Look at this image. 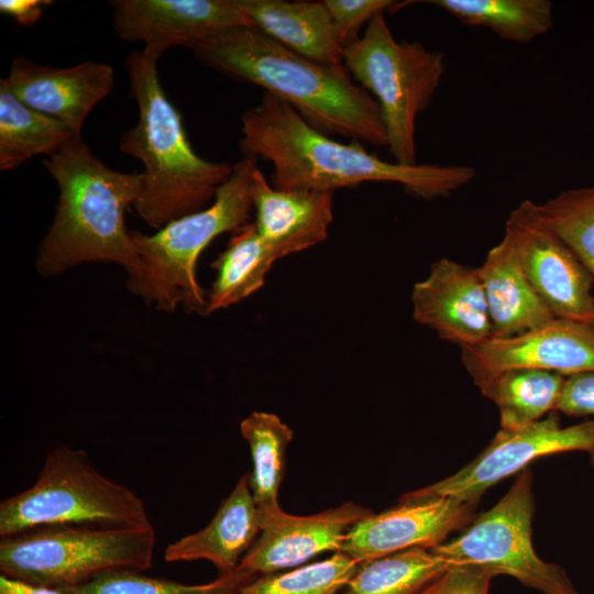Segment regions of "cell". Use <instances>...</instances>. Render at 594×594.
I'll list each match as a JSON object with an SVG mask.
<instances>
[{
	"label": "cell",
	"instance_id": "1",
	"mask_svg": "<svg viewBox=\"0 0 594 594\" xmlns=\"http://www.w3.org/2000/svg\"><path fill=\"white\" fill-rule=\"evenodd\" d=\"M244 156L272 163L280 190L332 191L363 183H393L422 199L448 197L476 176L469 165L387 162L359 143L344 144L316 130L283 100L265 92L241 118Z\"/></svg>",
	"mask_w": 594,
	"mask_h": 594
},
{
	"label": "cell",
	"instance_id": "2",
	"mask_svg": "<svg viewBox=\"0 0 594 594\" xmlns=\"http://www.w3.org/2000/svg\"><path fill=\"white\" fill-rule=\"evenodd\" d=\"M191 51L205 66L264 88L329 136L387 147L376 100L343 65L306 58L254 26L223 30Z\"/></svg>",
	"mask_w": 594,
	"mask_h": 594
},
{
	"label": "cell",
	"instance_id": "3",
	"mask_svg": "<svg viewBox=\"0 0 594 594\" xmlns=\"http://www.w3.org/2000/svg\"><path fill=\"white\" fill-rule=\"evenodd\" d=\"M44 165L59 196L53 223L38 245V273L50 277L81 263L109 262L121 265L128 278L135 277L140 258L124 212L140 196L142 174L108 167L81 135L72 138Z\"/></svg>",
	"mask_w": 594,
	"mask_h": 594
},
{
	"label": "cell",
	"instance_id": "4",
	"mask_svg": "<svg viewBox=\"0 0 594 594\" xmlns=\"http://www.w3.org/2000/svg\"><path fill=\"white\" fill-rule=\"evenodd\" d=\"M157 61L144 48L125 58L139 120L121 134L119 148L142 162V187L133 207L151 228L160 230L207 208L230 177L232 165L206 161L193 150L182 114L160 82Z\"/></svg>",
	"mask_w": 594,
	"mask_h": 594
},
{
	"label": "cell",
	"instance_id": "5",
	"mask_svg": "<svg viewBox=\"0 0 594 594\" xmlns=\"http://www.w3.org/2000/svg\"><path fill=\"white\" fill-rule=\"evenodd\" d=\"M256 163L257 158L243 156L233 164L207 208L173 220L152 235L131 232L140 272L128 278V289L160 310L170 312L182 306L187 312L206 315L207 296L197 282L196 263L213 239L246 224Z\"/></svg>",
	"mask_w": 594,
	"mask_h": 594
},
{
	"label": "cell",
	"instance_id": "6",
	"mask_svg": "<svg viewBox=\"0 0 594 594\" xmlns=\"http://www.w3.org/2000/svg\"><path fill=\"white\" fill-rule=\"evenodd\" d=\"M61 525L140 528L152 525L144 501L101 474L82 449L62 446L34 484L0 503V537Z\"/></svg>",
	"mask_w": 594,
	"mask_h": 594
},
{
	"label": "cell",
	"instance_id": "7",
	"mask_svg": "<svg viewBox=\"0 0 594 594\" xmlns=\"http://www.w3.org/2000/svg\"><path fill=\"white\" fill-rule=\"evenodd\" d=\"M155 543L152 525L43 526L1 538L0 571L13 580L64 590L114 570L150 569Z\"/></svg>",
	"mask_w": 594,
	"mask_h": 594
},
{
	"label": "cell",
	"instance_id": "8",
	"mask_svg": "<svg viewBox=\"0 0 594 594\" xmlns=\"http://www.w3.org/2000/svg\"><path fill=\"white\" fill-rule=\"evenodd\" d=\"M343 65L376 100L394 162L417 164L416 120L430 106L443 77V53L417 41H397L380 13L343 48Z\"/></svg>",
	"mask_w": 594,
	"mask_h": 594
},
{
	"label": "cell",
	"instance_id": "9",
	"mask_svg": "<svg viewBox=\"0 0 594 594\" xmlns=\"http://www.w3.org/2000/svg\"><path fill=\"white\" fill-rule=\"evenodd\" d=\"M532 476L522 470L508 492L457 538L431 548L454 564H481L542 594H580L564 569L543 561L531 542Z\"/></svg>",
	"mask_w": 594,
	"mask_h": 594
},
{
	"label": "cell",
	"instance_id": "10",
	"mask_svg": "<svg viewBox=\"0 0 594 594\" xmlns=\"http://www.w3.org/2000/svg\"><path fill=\"white\" fill-rule=\"evenodd\" d=\"M585 451L594 458V420L562 427L550 414L526 427L498 430L486 449L457 473L404 494L399 501L451 497L477 503L498 481L521 472L531 461L560 452Z\"/></svg>",
	"mask_w": 594,
	"mask_h": 594
},
{
	"label": "cell",
	"instance_id": "11",
	"mask_svg": "<svg viewBox=\"0 0 594 594\" xmlns=\"http://www.w3.org/2000/svg\"><path fill=\"white\" fill-rule=\"evenodd\" d=\"M524 271L556 318L594 324L593 277L546 221L539 204L521 201L505 222Z\"/></svg>",
	"mask_w": 594,
	"mask_h": 594
},
{
	"label": "cell",
	"instance_id": "12",
	"mask_svg": "<svg viewBox=\"0 0 594 594\" xmlns=\"http://www.w3.org/2000/svg\"><path fill=\"white\" fill-rule=\"evenodd\" d=\"M112 23L127 42L158 58L170 46L190 50L234 26H254L237 0H111Z\"/></svg>",
	"mask_w": 594,
	"mask_h": 594
},
{
	"label": "cell",
	"instance_id": "13",
	"mask_svg": "<svg viewBox=\"0 0 594 594\" xmlns=\"http://www.w3.org/2000/svg\"><path fill=\"white\" fill-rule=\"evenodd\" d=\"M475 505L451 497L399 501L356 522L340 551L362 563L411 548H433L471 524Z\"/></svg>",
	"mask_w": 594,
	"mask_h": 594
},
{
	"label": "cell",
	"instance_id": "14",
	"mask_svg": "<svg viewBox=\"0 0 594 594\" xmlns=\"http://www.w3.org/2000/svg\"><path fill=\"white\" fill-rule=\"evenodd\" d=\"M468 370L535 369L563 375L594 371V326L552 318L522 333L461 349Z\"/></svg>",
	"mask_w": 594,
	"mask_h": 594
},
{
	"label": "cell",
	"instance_id": "15",
	"mask_svg": "<svg viewBox=\"0 0 594 594\" xmlns=\"http://www.w3.org/2000/svg\"><path fill=\"white\" fill-rule=\"evenodd\" d=\"M414 319L461 349L492 338V321L477 267L450 258L431 264L411 292Z\"/></svg>",
	"mask_w": 594,
	"mask_h": 594
},
{
	"label": "cell",
	"instance_id": "16",
	"mask_svg": "<svg viewBox=\"0 0 594 594\" xmlns=\"http://www.w3.org/2000/svg\"><path fill=\"white\" fill-rule=\"evenodd\" d=\"M373 514L353 502L298 516L283 509L261 518V531L237 569L270 574L300 565L326 551L338 552L349 530Z\"/></svg>",
	"mask_w": 594,
	"mask_h": 594
},
{
	"label": "cell",
	"instance_id": "17",
	"mask_svg": "<svg viewBox=\"0 0 594 594\" xmlns=\"http://www.w3.org/2000/svg\"><path fill=\"white\" fill-rule=\"evenodd\" d=\"M4 79L22 102L81 135L88 113L111 94L114 72L108 64L91 61L61 68L18 57Z\"/></svg>",
	"mask_w": 594,
	"mask_h": 594
},
{
	"label": "cell",
	"instance_id": "18",
	"mask_svg": "<svg viewBox=\"0 0 594 594\" xmlns=\"http://www.w3.org/2000/svg\"><path fill=\"white\" fill-rule=\"evenodd\" d=\"M252 202L257 232L279 258L323 242L333 220L332 191L276 189L258 167Z\"/></svg>",
	"mask_w": 594,
	"mask_h": 594
},
{
	"label": "cell",
	"instance_id": "19",
	"mask_svg": "<svg viewBox=\"0 0 594 594\" xmlns=\"http://www.w3.org/2000/svg\"><path fill=\"white\" fill-rule=\"evenodd\" d=\"M261 531V517L250 487V473L241 475L202 529L170 543L167 562L207 560L219 574L234 571Z\"/></svg>",
	"mask_w": 594,
	"mask_h": 594
},
{
	"label": "cell",
	"instance_id": "20",
	"mask_svg": "<svg viewBox=\"0 0 594 594\" xmlns=\"http://www.w3.org/2000/svg\"><path fill=\"white\" fill-rule=\"evenodd\" d=\"M477 268L488 305L492 338L516 336L554 318L529 282L509 231L505 230Z\"/></svg>",
	"mask_w": 594,
	"mask_h": 594
},
{
	"label": "cell",
	"instance_id": "21",
	"mask_svg": "<svg viewBox=\"0 0 594 594\" xmlns=\"http://www.w3.org/2000/svg\"><path fill=\"white\" fill-rule=\"evenodd\" d=\"M254 28L295 53L343 65L332 19L323 1L237 0Z\"/></svg>",
	"mask_w": 594,
	"mask_h": 594
},
{
	"label": "cell",
	"instance_id": "22",
	"mask_svg": "<svg viewBox=\"0 0 594 594\" xmlns=\"http://www.w3.org/2000/svg\"><path fill=\"white\" fill-rule=\"evenodd\" d=\"M481 393L499 411V429L526 427L556 411L565 377L535 369L469 372Z\"/></svg>",
	"mask_w": 594,
	"mask_h": 594
},
{
	"label": "cell",
	"instance_id": "23",
	"mask_svg": "<svg viewBox=\"0 0 594 594\" xmlns=\"http://www.w3.org/2000/svg\"><path fill=\"white\" fill-rule=\"evenodd\" d=\"M277 260L254 222L237 230L212 263L217 276L207 297L206 315L235 305L262 288Z\"/></svg>",
	"mask_w": 594,
	"mask_h": 594
},
{
	"label": "cell",
	"instance_id": "24",
	"mask_svg": "<svg viewBox=\"0 0 594 594\" xmlns=\"http://www.w3.org/2000/svg\"><path fill=\"white\" fill-rule=\"evenodd\" d=\"M76 134L62 121L22 102L0 80V169H12L37 155H53Z\"/></svg>",
	"mask_w": 594,
	"mask_h": 594
},
{
	"label": "cell",
	"instance_id": "25",
	"mask_svg": "<svg viewBox=\"0 0 594 594\" xmlns=\"http://www.w3.org/2000/svg\"><path fill=\"white\" fill-rule=\"evenodd\" d=\"M240 431L250 447V487L263 518L282 509L278 494L294 432L278 416L266 411H252L241 421Z\"/></svg>",
	"mask_w": 594,
	"mask_h": 594
},
{
	"label": "cell",
	"instance_id": "26",
	"mask_svg": "<svg viewBox=\"0 0 594 594\" xmlns=\"http://www.w3.org/2000/svg\"><path fill=\"white\" fill-rule=\"evenodd\" d=\"M461 23L484 26L499 37L528 44L546 34L553 24L549 0H432Z\"/></svg>",
	"mask_w": 594,
	"mask_h": 594
},
{
	"label": "cell",
	"instance_id": "27",
	"mask_svg": "<svg viewBox=\"0 0 594 594\" xmlns=\"http://www.w3.org/2000/svg\"><path fill=\"white\" fill-rule=\"evenodd\" d=\"M452 565L431 548H411L360 563L338 594H416Z\"/></svg>",
	"mask_w": 594,
	"mask_h": 594
},
{
	"label": "cell",
	"instance_id": "28",
	"mask_svg": "<svg viewBox=\"0 0 594 594\" xmlns=\"http://www.w3.org/2000/svg\"><path fill=\"white\" fill-rule=\"evenodd\" d=\"M255 573L235 569L204 584L150 578L136 570H114L63 591L70 594H238Z\"/></svg>",
	"mask_w": 594,
	"mask_h": 594
},
{
	"label": "cell",
	"instance_id": "29",
	"mask_svg": "<svg viewBox=\"0 0 594 594\" xmlns=\"http://www.w3.org/2000/svg\"><path fill=\"white\" fill-rule=\"evenodd\" d=\"M359 564L338 551L331 557L287 572L263 574L245 584L238 594H338Z\"/></svg>",
	"mask_w": 594,
	"mask_h": 594
},
{
	"label": "cell",
	"instance_id": "30",
	"mask_svg": "<svg viewBox=\"0 0 594 594\" xmlns=\"http://www.w3.org/2000/svg\"><path fill=\"white\" fill-rule=\"evenodd\" d=\"M539 207L548 224L594 279V185L568 189Z\"/></svg>",
	"mask_w": 594,
	"mask_h": 594
},
{
	"label": "cell",
	"instance_id": "31",
	"mask_svg": "<svg viewBox=\"0 0 594 594\" xmlns=\"http://www.w3.org/2000/svg\"><path fill=\"white\" fill-rule=\"evenodd\" d=\"M337 37L344 48L360 36L361 28L380 13H391L415 1L394 0H324Z\"/></svg>",
	"mask_w": 594,
	"mask_h": 594
},
{
	"label": "cell",
	"instance_id": "32",
	"mask_svg": "<svg viewBox=\"0 0 594 594\" xmlns=\"http://www.w3.org/2000/svg\"><path fill=\"white\" fill-rule=\"evenodd\" d=\"M497 574L481 564H454L416 594H487Z\"/></svg>",
	"mask_w": 594,
	"mask_h": 594
},
{
	"label": "cell",
	"instance_id": "33",
	"mask_svg": "<svg viewBox=\"0 0 594 594\" xmlns=\"http://www.w3.org/2000/svg\"><path fill=\"white\" fill-rule=\"evenodd\" d=\"M557 410L574 417L594 416V371L565 377Z\"/></svg>",
	"mask_w": 594,
	"mask_h": 594
},
{
	"label": "cell",
	"instance_id": "34",
	"mask_svg": "<svg viewBox=\"0 0 594 594\" xmlns=\"http://www.w3.org/2000/svg\"><path fill=\"white\" fill-rule=\"evenodd\" d=\"M51 1L42 0H1L0 11L3 14L12 16L22 25H32L36 23L43 13V8Z\"/></svg>",
	"mask_w": 594,
	"mask_h": 594
},
{
	"label": "cell",
	"instance_id": "35",
	"mask_svg": "<svg viewBox=\"0 0 594 594\" xmlns=\"http://www.w3.org/2000/svg\"><path fill=\"white\" fill-rule=\"evenodd\" d=\"M0 594H70L59 588L47 587L0 576Z\"/></svg>",
	"mask_w": 594,
	"mask_h": 594
},
{
	"label": "cell",
	"instance_id": "36",
	"mask_svg": "<svg viewBox=\"0 0 594 594\" xmlns=\"http://www.w3.org/2000/svg\"><path fill=\"white\" fill-rule=\"evenodd\" d=\"M594 326V324H593Z\"/></svg>",
	"mask_w": 594,
	"mask_h": 594
}]
</instances>
